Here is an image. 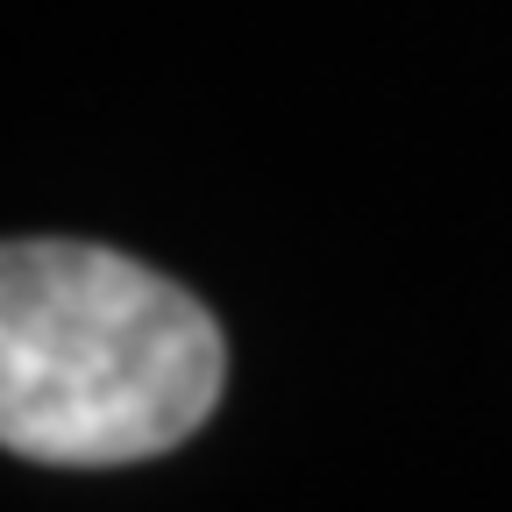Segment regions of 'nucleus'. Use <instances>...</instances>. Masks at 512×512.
<instances>
[{
	"label": "nucleus",
	"mask_w": 512,
	"mask_h": 512,
	"mask_svg": "<svg viewBox=\"0 0 512 512\" xmlns=\"http://www.w3.org/2000/svg\"><path fill=\"white\" fill-rule=\"evenodd\" d=\"M214 313L93 242H0V448L114 470L178 448L221 399Z\"/></svg>",
	"instance_id": "nucleus-1"
}]
</instances>
